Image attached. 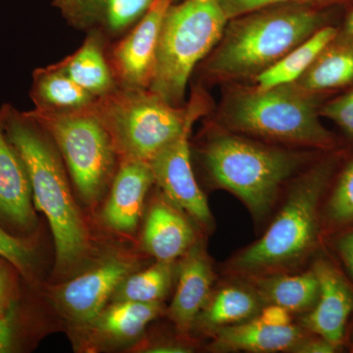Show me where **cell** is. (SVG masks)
<instances>
[{"mask_svg": "<svg viewBox=\"0 0 353 353\" xmlns=\"http://www.w3.org/2000/svg\"><path fill=\"white\" fill-rule=\"evenodd\" d=\"M194 123L162 148L150 161L154 183L163 190L167 199L203 226L213 224L208 201L197 185L190 163V134Z\"/></svg>", "mask_w": 353, "mask_h": 353, "instance_id": "10", "label": "cell"}, {"mask_svg": "<svg viewBox=\"0 0 353 353\" xmlns=\"http://www.w3.org/2000/svg\"><path fill=\"white\" fill-rule=\"evenodd\" d=\"M327 215L334 224L353 222V161L341 174L327 206Z\"/></svg>", "mask_w": 353, "mask_h": 353, "instance_id": "28", "label": "cell"}, {"mask_svg": "<svg viewBox=\"0 0 353 353\" xmlns=\"http://www.w3.org/2000/svg\"><path fill=\"white\" fill-rule=\"evenodd\" d=\"M259 299L250 290L238 287L220 290L197 317L201 327L214 330L238 324L259 314Z\"/></svg>", "mask_w": 353, "mask_h": 353, "instance_id": "25", "label": "cell"}, {"mask_svg": "<svg viewBox=\"0 0 353 353\" xmlns=\"http://www.w3.org/2000/svg\"><path fill=\"white\" fill-rule=\"evenodd\" d=\"M339 347L323 338L307 339L301 340L292 348V352L299 353H332L336 352Z\"/></svg>", "mask_w": 353, "mask_h": 353, "instance_id": "33", "label": "cell"}, {"mask_svg": "<svg viewBox=\"0 0 353 353\" xmlns=\"http://www.w3.org/2000/svg\"><path fill=\"white\" fill-rule=\"evenodd\" d=\"M208 110V95L201 88H192L187 104L174 106L150 90L117 87L85 112L108 130L120 159L150 162Z\"/></svg>", "mask_w": 353, "mask_h": 353, "instance_id": "3", "label": "cell"}, {"mask_svg": "<svg viewBox=\"0 0 353 353\" xmlns=\"http://www.w3.org/2000/svg\"><path fill=\"white\" fill-rule=\"evenodd\" d=\"M256 318L263 324L272 327H285L292 325L290 311L276 304H268L267 307L260 311Z\"/></svg>", "mask_w": 353, "mask_h": 353, "instance_id": "32", "label": "cell"}, {"mask_svg": "<svg viewBox=\"0 0 353 353\" xmlns=\"http://www.w3.org/2000/svg\"><path fill=\"white\" fill-rule=\"evenodd\" d=\"M227 23L220 0L173 2L162 21L150 90L172 105H185L190 77L219 43Z\"/></svg>", "mask_w": 353, "mask_h": 353, "instance_id": "5", "label": "cell"}, {"mask_svg": "<svg viewBox=\"0 0 353 353\" xmlns=\"http://www.w3.org/2000/svg\"><path fill=\"white\" fill-rule=\"evenodd\" d=\"M0 259L9 262L28 281L34 280L37 253L29 241L7 233L0 227Z\"/></svg>", "mask_w": 353, "mask_h": 353, "instance_id": "27", "label": "cell"}, {"mask_svg": "<svg viewBox=\"0 0 353 353\" xmlns=\"http://www.w3.org/2000/svg\"><path fill=\"white\" fill-rule=\"evenodd\" d=\"M17 326L16 305L6 314L0 315V353L9 352L13 350Z\"/></svg>", "mask_w": 353, "mask_h": 353, "instance_id": "31", "label": "cell"}, {"mask_svg": "<svg viewBox=\"0 0 353 353\" xmlns=\"http://www.w3.org/2000/svg\"><path fill=\"white\" fill-rule=\"evenodd\" d=\"M331 8L287 2L229 20L199 74L210 82L252 81L328 26Z\"/></svg>", "mask_w": 353, "mask_h": 353, "instance_id": "1", "label": "cell"}, {"mask_svg": "<svg viewBox=\"0 0 353 353\" xmlns=\"http://www.w3.org/2000/svg\"><path fill=\"white\" fill-rule=\"evenodd\" d=\"M155 0H52L70 27L117 41L150 10Z\"/></svg>", "mask_w": 353, "mask_h": 353, "instance_id": "12", "label": "cell"}, {"mask_svg": "<svg viewBox=\"0 0 353 353\" xmlns=\"http://www.w3.org/2000/svg\"><path fill=\"white\" fill-rule=\"evenodd\" d=\"M174 0H155L145 15L108 46V58L117 87L150 90L162 21Z\"/></svg>", "mask_w": 353, "mask_h": 353, "instance_id": "9", "label": "cell"}, {"mask_svg": "<svg viewBox=\"0 0 353 353\" xmlns=\"http://www.w3.org/2000/svg\"><path fill=\"white\" fill-rule=\"evenodd\" d=\"M320 115L333 121L353 138V90L325 104Z\"/></svg>", "mask_w": 353, "mask_h": 353, "instance_id": "29", "label": "cell"}, {"mask_svg": "<svg viewBox=\"0 0 353 353\" xmlns=\"http://www.w3.org/2000/svg\"><path fill=\"white\" fill-rule=\"evenodd\" d=\"M332 172L328 160L299 178L264 236L234 259L236 270L262 274L292 266L310 252L317 234L318 206Z\"/></svg>", "mask_w": 353, "mask_h": 353, "instance_id": "7", "label": "cell"}, {"mask_svg": "<svg viewBox=\"0 0 353 353\" xmlns=\"http://www.w3.org/2000/svg\"><path fill=\"white\" fill-rule=\"evenodd\" d=\"M175 1H179V0H174V2H175Z\"/></svg>", "mask_w": 353, "mask_h": 353, "instance_id": "38", "label": "cell"}, {"mask_svg": "<svg viewBox=\"0 0 353 353\" xmlns=\"http://www.w3.org/2000/svg\"><path fill=\"white\" fill-rule=\"evenodd\" d=\"M161 303L114 301L88 326L97 336L113 341H128L141 336L145 327L161 314Z\"/></svg>", "mask_w": 353, "mask_h": 353, "instance_id": "22", "label": "cell"}, {"mask_svg": "<svg viewBox=\"0 0 353 353\" xmlns=\"http://www.w3.org/2000/svg\"><path fill=\"white\" fill-rule=\"evenodd\" d=\"M16 273L18 271L12 265L0 259V315L6 314L17 303L19 288Z\"/></svg>", "mask_w": 353, "mask_h": 353, "instance_id": "30", "label": "cell"}, {"mask_svg": "<svg viewBox=\"0 0 353 353\" xmlns=\"http://www.w3.org/2000/svg\"><path fill=\"white\" fill-rule=\"evenodd\" d=\"M338 37L353 44V9L347 14L341 30H339Z\"/></svg>", "mask_w": 353, "mask_h": 353, "instance_id": "35", "label": "cell"}, {"mask_svg": "<svg viewBox=\"0 0 353 353\" xmlns=\"http://www.w3.org/2000/svg\"><path fill=\"white\" fill-rule=\"evenodd\" d=\"M338 250L341 259L353 276V231L341 236L338 243Z\"/></svg>", "mask_w": 353, "mask_h": 353, "instance_id": "34", "label": "cell"}, {"mask_svg": "<svg viewBox=\"0 0 353 353\" xmlns=\"http://www.w3.org/2000/svg\"><path fill=\"white\" fill-rule=\"evenodd\" d=\"M29 175L7 137L0 109V215L14 227L30 231L36 225Z\"/></svg>", "mask_w": 353, "mask_h": 353, "instance_id": "15", "label": "cell"}, {"mask_svg": "<svg viewBox=\"0 0 353 353\" xmlns=\"http://www.w3.org/2000/svg\"><path fill=\"white\" fill-rule=\"evenodd\" d=\"M194 241V230L175 208L163 202L152 206L143 231V246L157 261L172 263L185 254Z\"/></svg>", "mask_w": 353, "mask_h": 353, "instance_id": "19", "label": "cell"}, {"mask_svg": "<svg viewBox=\"0 0 353 353\" xmlns=\"http://www.w3.org/2000/svg\"><path fill=\"white\" fill-rule=\"evenodd\" d=\"M353 83V44L336 34L294 85L310 94H321Z\"/></svg>", "mask_w": 353, "mask_h": 353, "instance_id": "21", "label": "cell"}, {"mask_svg": "<svg viewBox=\"0 0 353 353\" xmlns=\"http://www.w3.org/2000/svg\"><path fill=\"white\" fill-rule=\"evenodd\" d=\"M28 112L50 134L83 201H99L119 166L108 130L88 112Z\"/></svg>", "mask_w": 353, "mask_h": 353, "instance_id": "8", "label": "cell"}, {"mask_svg": "<svg viewBox=\"0 0 353 353\" xmlns=\"http://www.w3.org/2000/svg\"><path fill=\"white\" fill-rule=\"evenodd\" d=\"M297 1L321 7H334L352 3L353 0H297Z\"/></svg>", "mask_w": 353, "mask_h": 353, "instance_id": "36", "label": "cell"}, {"mask_svg": "<svg viewBox=\"0 0 353 353\" xmlns=\"http://www.w3.org/2000/svg\"><path fill=\"white\" fill-rule=\"evenodd\" d=\"M108 46L99 34H87L75 52L55 64L77 85L99 99L117 88L108 62Z\"/></svg>", "mask_w": 353, "mask_h": 353, "instance_id": "20", "label": "cell"}, {"mask_svg": "<svg viewBox=\"0 0 353 353\" xmlns=\"http://www.w3.org/2000/svg\"><path fill=\"white\" fill-rule=\"evenodd\" d=\"M339 29L325 26L290 51L283 59L253 79V87L264 90L296 82L318 55L338 34Z\"/></svg>", "mask_w": 353, "mask_h": 353, "instance_id": "23", "label": "cell"}, {"mask_svg": "<svg viewBox=\"0 0 353 353\" xmlns=\"http://www.w3.org/2000/svg\"><path fill=\"white\" fill-rule=\"evenodd\" d=\"M0 109L7 137L27 169L34 205L50 223L57 268L70 270L87 257L90 241L70 190L61 155L50 134L28 111L8 103Z\"/></svg>", "mask_w": 353, "mask_h": 353, "instance_id": "2", "label": "cell"}, {"mask_svg": "<svg viewBox=\"0 0 353 353\" xmlns=\"http://www.w3.org/2000/svg\"><path fill=\"white\" fill-rule=\"evenodd\" d=\"M136 262L109 259L62 285L57 301L72 321L90 325L105 308L121 283L131 275Z\"/></svg>", "mask_w": 353, "mask_h": 353, "instance_id": "11", "label": "cell"}, {"mask_svg": "<svg viewBox=\"0 0 353 353\" xmlns=\"http://www.w3.org/2000/svg\"><path fill=\"white\" fill-rule=\"evenodd\" d=\"M212 267L201 246L192 245L181 264L180 276L169 317L182 331H189L208 303L213 280Z\"/></svg>", "mask_w": 353, "mask_h": 353, "instance_id": "16", "label": "cell"}, {"mask_svg": "<svg viewBox=\"0 0 353 353\" xmlns=\"http://www.w3.org/2000/svg\"><path fill=\"white\" fill-rule=\"evenodd\" d=\"M172 277V263L158 261L148 270L128 276L114 292L113 301L161 303L170 290Z\"/></svg>", "mask_w": 353, "mask_h": 353, "instance_id": "26", "label": "cell"}, {"mask_svg": "<svg viewBox=\"0 0 353 353\" xmlns=\"http://www.w3.org/2000/svg\"><path fill=\"white\" fill-rule=\"evenodd\" d=\"M319 95L294 83L260 90L234 88L225 97L219 120L230 131L314 148H331L333 134L320 121Z\"/></svg>", "mask_w": 353, "mask_h": 353, "instance_id": "4", "label": "cell"}, {"mask_svg": "<svg viewBox=\"0 0 353 353\" xmlns=\"http://www.w3.org/2000/svg\"><path fill=\"white\" fill-rule=\"evenodd\" d=\"M185 348L180 347H155L154 350H150L152 352H187L188 350H183Z\"/></svg>", "mask_w": 353, "mask_h": 353, "instance_id": "37", "label": "cell"}, {"mask_svg": "<svg viewBox=\"0 0 353 353\" xmlns=\"http://www.w3.org/2000/svg\"><path fill=\"white\" fill-rule=\"evenodd\" d=\"M214 347L226 352H278L290 350L303 339L301 330L289 325L272 327L256 317L243 324L229 325L212 330Z\"/></svg>", "mask_w": 353, "mask_h": 353, "instance_id": "17", "label": "cell"}, {"mask_svg": "<svg viewBox=\"0 0 353 353\" xmlns=\"http://www.w3.org/2000/svg\"><path fill=\"white\" fill-rule=\"evenodd\" d=\"M153 183L154 176L150 162L121 159L111 183L110 196L102 212L105 224L118 233H134L146 194Z\"/></svg>", "mask_w": 353, "mask_h": 353, "instance_id": "14", "label": "cell"}, {"mask_svg": "<svg viewBox=\"0 0 353 353\" xmlns=\"http://www.w3.org/2000/svg\"><path fill=\"white\" fill-rule=\"evenodd\" d=\"M257 294L268 304L292 312L311 310L319 296V282L314 272L299 275L266 276L257 281Z\"/></svg>", "mask_w": 353, "mask_h": 353, "instance_id": "24", "label": "cell"}, {"mask_svg": "<svg viewBox=\"0 0 353 353\" xmlns=\"http://www.w3.org/2000/svg\"><path fill=\"white\" fill-rule=\"evenodd\" d=\"M30 99L34 110L48 113L85 112L97 101L55 63L32 72Z\"/></svg>", "mask_w": 353, "mask_h": 353, "instance_id": "18", "label": "cell"}, {"mask_svg": "<svg viewBox=\"0 0 353 353\" xmlns=\"http://www.w3.org/2000/svg\"><path fill=\"white\" fill-rule=\"evenodd\" d=\"M319 282L314 307L303 319V326L320 338L340 347L353 311V292L333 265L319 260L313 266Z\"/></svg>", "mask_w": 353, "mask_h": 353, "instance_id": "13", "label": "cell"}, {"mask_svg": "<svg viewBox=\"0 0 353 353\" xmlns=\"http://www.w3.org/2000/svg\"><path fill=\"white\" fill-rule=\"evenodd\" d=\"M202 157L213 183L236 194L259 218L270 210L281 185L305 160L301 153L232 132L213 134Z\"/></svg>", "mask_w": 353, "mask_h": 353, "instance_id": "6", "label": "cell"}]
</instances>
